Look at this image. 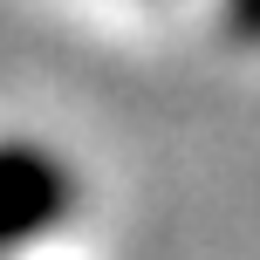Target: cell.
Here are the masks:
<instances>
[{"label":"cell","mask_w":260,"mask_h":260,"mask_svg":"<svg viewBox=\"0 0 260 260\" xmlns=\"http://www.w3.org/2000/svg\"><path fill=\"white\" fill-rule=\"evenodd\" d=\"M226 27L240 41H260V0H226Z\"/></svg>","instance_id":"7a4b0ae2"},{"label":"cell","mask_w":260,"mask_h":260,"mask_svg":"<svg viewBox=\"0 0 260 260\" xmlns=\"http://www.w3.org/2000/svg\"><path fill=\"white\" fill-rule=\"evenodd\" d=\"M76 212V171L35 137H0V260L48 240Z\"/></svg>","instance_id":"6da1fadb"}]
</instances>
